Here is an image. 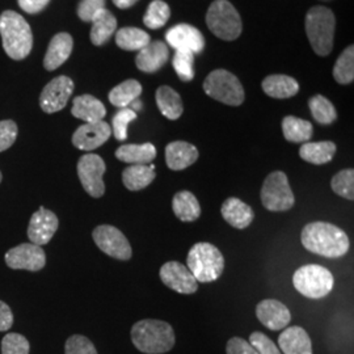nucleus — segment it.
Segmentation results:
<instances>
[{
	"label": "nucleus",
	"mask_w": 354,
	"mask_h": 354,
	"mask_svg": "<svg viewBox=\"0 0 354 354\" xmlns=\"http://www.w3.org/2000/svg\"><path fill=\"white\" fill-rule=\"evenodd\" d=\"M261 203L269 212H288L295 203V197L288 176L276 171L269 174L261 188Z\"/></svg>",
	"instance_id": "1a4fd4ad"
},
{
	"label": "nucleus",
	"mask_w": 354,
	"mask_h": 354,
	"mask_svg": "<svg viewBox=\"0 0 354 354\" xmlns=\"http://www.w3.org/2000/svg\"><path fill=\"white\" fill-rule=\"evenodd\" d=\"M155 177V169H152L150 165H129L122 172V183L127 189L138 192L147 188Z\"/></svg>",
	"instance_id": "7c9ffc66"
},
{
	"label": "nucleus",
	"mask_w": 354,
	"mask_h": 354,
	"mask_svg": "<svg viewBox=\"0 0 354 354\" xmlns=\"http://www.w3.org/2000/svg\"><path fill=\"white\" fill-rule=\"evenodd\" d=\"M71 113L86 124L102 121V118L106 115V109L100 100L91 95H82L74 99Z\"/></svg>",
	"instance_id": "b1692460"
},
{
	"label": "nucleus",
	"mask_w": 354,
	"mask_h": 354,
	"mask_svg": "<svg viewBox=\"0 0 354 354\" xmlns=\"http://www.w3.org/2000/svg\"><path fill=\"white\" fill-rule=\"evenodd\" d=\"M263 91L273 99H290L299 92L298 82L288 75H269L263 80Z\"/></svg>",
	"instance_id": "393cba45"
},
{
	"label": "nucleus",
	"mask_w": 354,
	"mask_h": 354,
	"mask_svg": "<svg viewBox=\"0 0 354 354\" xmlns=\"http://www.w3.org/2000/svg\"><path fill=\"white\" fill-rule=\"evenodd\" d=\"M323 1H327V0H323Z\"/></svg>",
	"instance_id": "603ef678"
},
{
	"label": "nucleus",
	"mask_w": 354,
	"mask_h": 354,
	"mask_svg": "<svg viewBox=\"0 0 354 354\" xmlns=\"http://www.w3.org/2000/svg\"><path fill=\"white\" fill-rule=\"evenodd\" d=\"M159 276L167 288L180 292V294H193L198 290V282L190 273L188 266L168 261L160 268Z\"/></svg>",
	"instance_id": "4468645a"
},
{
	"label": "nucleus",
	"mask_w": 354,
	"mask_h": 354,
	"mask_svg": "<svg viewBox=\"0 0 354 354\" xmlns=\"http://www.w3.org/2000/svg\"><path fill=\"white\" fill-rule=\"evenodd\" d=\"M292 283L297 291L310 299L327 297L333 289L335 279L324 266L310 264L301 266L292 276Z\"/></svg>",
	"instance_id": "0eeeda50"
},
{
	"label": "nucleus",
	"mask_w": 354,
	"mask_h": 354,
	"mask_svg": "<svg viewBox=\"0 0 354 354\" xmlns=\"http://www.w3.org/2000/svg\"><path fill=\"white\" fill-rule=\"evenodd\" d=\"M256 317L270 330L286 328L291 322L290 310L277 299H264L256 307Z\"/></svg>",
	"instance_id": "a211bd4d"
},
{
	"label": "nucleus",
	"mask_w": 354,
	"mask_h": 354,
	"mask_svg": "<svg viewBox=\"0 0 354 354\" xmlns=\"http://www.w3.org/2000/svg\"><path fill=\"white\" fill-rule=\"evenodd\" d=\"M248 342L252 345L259 354H282L273 340H270L263 332L251 333Z\"/></svg>",
	"instance_id": "c03bdc74"
},
{
	"label": "nucleus",
	"mask_w": 354,
	"mask_h": 354,
	"mask_svg": "<svg viewBox=\"0 0 354 354\" xmlns=\"http://www.w3.org/2000/svg\"><path fill=\"white\" fill-rule=\"evenodd\" d=\"M279 346L283 354H314L308 333L298 326L285 328L279 335Z\"/></svg>",
	"instance_id": "412c9836"
},
{
	"label": "nucleus",
	"mask_w": 354,
	"mask_h": 354,
	"mask_svg": "<svg viewBox=\"0 0 354 354\" xmlns=\"http://www.w3.org/2000/svg\"><path fill=\"white\" fill-rule=\"evenodd\" d=\"M17 138V125L11 120L0 121V152L8 150Z\"/></svg>",
	"instance_id": "a18cd8bd"
},
{
	"label": "nucleus",
	"mask_w": 354,
	"mask_h": 354,
	"mask_svg": "<svg viewBox=\"0 0 354 354\" xmlns=\"http://www.w3.org/2000/svg\"><path fill=\"white\" fill-rule=\"evenodd\" d=\"M106 0H82L77 6V16L82 21L91 23L93 17L105 8Z\"/></svg>",
	"instance_id": "37998d69"
},
{
	"label": "nucleus",
	"mask_w": 354,
	"mask_h": 354,
	"mask_svg": "<svg viewBox=\"0 0 354 354\" xmlns=\"http://www.w3.org/2000/svg\"><path fill=\"white\" fill-rule=\"evenodd\" d=\"M187 264L197 282H213L225 270V257L212 243H196L188 253Z\"/></svg>",
	"instance_id": "20e7f679"
},
{
	"label": "nucleus",
	"mask_w": 354,
	"mask_h": 354,
	"mask_svg": "<svg viewBox=\"0 0 354 354\" xmlns=\"http://www.w3.org/2000/svg\"><path fill=\"white\" fill-rule=\"evenodd\" d=\"M207 96L230 106H239L245 99L241 80L227 70H215L203 82Z\"/></svg>",
	"instance_id": "6e6552de"
},
{
	"label": "nucleus",
	"mask_w": 354,
	"mask_h": 354,
	"mask_svg": "<svg viewBox=\"0 0 354 354\" xmlns=\"http://www.w3.org/2000/svg\"><path fill=\"white\" fill-rule=\"evenodd\" d=\"M301 241L307 251L328 259L342 257L351 248L346 232L328 222H311L306 225Z\"/></svg>",
	"instance_id": "f257e3e1"
},
{
	"label": "nucleus",
	"mask_w": 354,
	"mask_h": 354,
	"mask_svg": "<svg viewBox=\"0 0 354 354\" xmlns=\"http://www.w3.org/2000/svg\"><path fill=\"white\" fill-rule=\"evenodd\" d=\"M106 171L105 162L96 153L83 155L77 162V176L84 190L93 198H100L105 193L102 176Z\"/></svg>",
	"instance_id": "9d476101"
},
{
	"label": "nucleus",
	"mask_w": 354,
	"mask_h": 354,
	"mask_svg": "<svg viewBox=\"0 0 354 354\" xmlns=\"http://www.w3.org/2000/svg\"><path fill=\"white\" fill-rule=\"evenodd\" d=\"M333 76L337 83L349 84L354 80V48L351 45L342 51L333 68Z\"/></svg>",
	"instance_id": "e433bc0d"
},
{
	"label": "nucleus",
	"mask_w": 354,
	"mask_h": 354,
	"mask_svg": "<svg viewBox=\"0 0 354 354\" xmlns=\"http://www.w3.org/2000/svg\"><path fill=\"white\" fill-rule=\"evenodd\" d=\"M221 213L230 226L238 230L248 227L254 218L252 207L236 197L227 198L221 207Z\"/></svg>",
	"instance_id": "5701e85b"
},
{
	"label": "nucleus",
	"mask_w": 354,
	"mask_h": 354,
	"mask_svg": "<svg viewBox=\"0 0 354 354\" xmlns=\"http://www.w3.org/2000/svg\"><path fill=\"white\" fill-rule=\"evenodd\" d=\"M17 3L24 12L36 15L44 11L49 6L50 0H17Z\"/></svg>",
	"instance_id": "de8ad7c7"
},
{
	"label": "nucleus",
	"mask_w": 354,
	"mask_h": 354,
	"mask_svg": "<svg viewBox=\"0 0 354 354\" xmlns=\"http://www.w3.org/2000/svg\"><path fill=\"white\" fill-rule=\"evenodd\" d=\"M137 118V112L131 108H122L114 114L112 120V131L115 140L124 142L127 138V127Z\"/></svg>",
	"instance_id": "ea45409f"
},
{
	"label": "nucleus",
	"mask_w": 354,
	"mask_h": 354,
	"mask_svg": "<svg viewBox=\"0 0 354 354\" xmlns=\"http://www.w3.org/2000/svg\"><path fill=\"white\" fill-rule=\"evenodd\" d=\"M74 48V39L68 33H58L51 38L46 51L44 66L48 71H54L70 58Z\"/></svg>",
	"instance_id": "4be33fe9"
},
{
	"label": "nucleus",
	"mask_w": 354,
	"mask_h": 354,
	"mask_svg": "<svg viewBox=\"0 0 354 354\" xmlns=\"http://www.w3.org/2000/svg\"><path fill=\"white\" fill-rule=\"evenodd\" d=\"M112 1H113V4L117 8H120V10H127V8L133 7V6H134L137 1H140V0H112Z\"/></svg>",
	"instance_id": "8fccbe9b"
},
{
	"label": "nucleus",
	"mask_w": 354,
	"mask_h": 354,
	"mask_svg": "<svg viewBox=\"0 0 354 354\" xmlns=\"http://www.w3.org/2000/svg\"><path fill=\"white\" fill-rule=\"evenodd\" d=\"M200 153L196 146L184 140L171 142L165 147V162L169 169L183 171L194 165Z\"/></svg>",
	"instance_id": "aec40b11"
},
{
	"label": "nucleus",
	"mask_w": 354,
	"mask_h": 354,
	"mask_svg": "<svg viewBox=\"0 0 354 354\" xmlns=\"http://www.w3.org/2000/svg\"><path fill=\"white\" fill-rule=\"evenodd\" d=\"M1 180H3V176H1V172H0V183H1Z\"/></svg>",
	"instance_id": "3c124183"
},
{
	"label": "nucleus",
	"mask_w": 354,
	"mask_h": 354,
	"mask_svg": "<svg viewBox=\"0 0 354 354\" xmlns=\"http://www.w3.org/2000/svg\"><path fill=\"white\" fill-rule=\"evenodd\" d=\"M226 353L259 354L250 342L241 337H232L228 340L227 345H226Z\"/></svg>",
	"instance_id": "49530a36"
},
{
	"label": "nucleus",
	"mask_w": 354,
	"mask_h": 354,
	"mask_svg": "<svg viewBox=\"0 0 354 354\" xmlns=\"http://www.w3.org/2000/svg\"><path fill=\"white\" fill-rule=\"evenodd\" d=\"M282 131L285 140L291 143H306L311 140L314 127L310 121L288 115L282 121Z\"/></svg>",
	"instance_id": "473e14b6"
},
{
	"label": "nucleus",
	"mask_w": 354,
	"mask_h": 354,
	"mask_svg": "<svg viewBox=\"0 0 354 354\" xmlns=\"http://www.w3.org/2000/svg\"><path fill=\"white\" fill-rule=\"evenodd\" d=\"M172 209L181 222H194L201 215V205L197 197L188 190H181L174 196Z\"/></svg>",
	"instance_id": "cd10ccee"
},
{
	"label": "nucleus",
	"mask_w": 354,
	"mask_h": 354,
	"mask_svg": "<svg viewBox=\"0 0 354 354\" xmlns=\"http://www.w3.org/2000/svg\"><path fill=\"white\" fill-rule=\"evenodd\" d=\"M6 264L11 269L38 272L45 268L46 254L42 247L33 243H26L6 253Z\"/></svg>",
	"instance_id": "ddd939ff"
},
{
	"label": "nucleus",
	"mask_w": 354,
	"mask_h": 354,
	"mask_svg": "<svg viewBox=\"0 0 354 354\" xmlns=\"http://www.w3.org/2000/svg\"><path fill=\"white\" fill-rule=\"evenodd\" d=\"M332 190L345 200H354V171L352 168L342 169L330 180Z\"/></svg>",
	"instance_id": "4c0bfd02"
},
{
	"label": "nucleus",
	"mask_w": 354,
	"mask_h": 354,
	"mask_svg": "<svg viewBox=\"0 0 354 354\" xmlns=\"http://www.w3.org/2000/svg\"><path fill=\"white\" fill-rule=\"evenodd\" d=\"M13 314L10 306L0 301V332H6L12 327Z\"/></svg>",
	"instance_id": "09e8293b"
},
{
	"label": "nucleus",
	"mask_w": 354,
	"mask_h": 354,
	"mask_svg": "<svg viewBox=\"0 0 354 354\" xmlns=\"http://www.w3.org/2000/svg\"><path fill=\"white\" fill-rule=\"evenodd\" d=\"M169 58V50L163 41H151L146 48L140 50L136 64L142 73L153 74L160 70Z\"/></svg>",
	"instance_id": "6ab92c4d"
},
{
	"label": "nucleus",
	"mask_w": 354,
	"mask_h": 354,
	"mask_svg": "<svg viewBox=\"0 0 354 354\" xmlns=\"http://www.w3.org/2000/svg\"><path fill=\"white\" fill-rule=\"evenodd\" d=\"M150 42V35L140 28H121L115 33V44L122 50L140 51L146 48Z\"/></svg>",
	"instance_id": "2f4dec72"
},
{
	"label": "nucleus",
	"mask_w": 354,
	"mask_h": 354,
	"mask_svg": "<svg viewBox=\"0 0 354 354\" xmlns=\"http://www.w3.org/2000/svg\"><path fill=\"white\" fill-rule=\"evenodd\" d=\"M336 153V145L330 140L306 142L299 149V156L304 162L322 165L329 163Z\"/></svg>",
	"instance_id": "bb28decb"
},
{
	"label": "nucleus",
	"mask_w": 354,
	"mask_h": 354,
	"mask_svg": "<svg viewBox=\"0 0 354 354\" xmlns=\"http://www.w3.org/2000/svg\"><path fill=\"white\" fill-rule=\"evenodd\" d=\"M131 342L142 353L163 354L175 346L176 337L171 324L163 320L145 319L133 326Z\"/></svg>",
	"instance_id": "f03ea898"
},
{
	"label": "nucleus",
	"mask_w": 354,
	"mask_h": 354,
	"mask_svg": "<svg viewBox=\"0 0 354 354\" xmlns=\"http://www.w3.org/2000/svg\"><path fill=\"white\" fill-rule=\"evenodd\" d=\"M171 17V8L163 0H152L143 17V23L149 29H160Z\"/></svg>",
	"instance_id": "c9c22d12"
},
{
	"label": "nucleus",
	"mask_w": 354,
	"mask_h": 354,
	"mask_svg": "<svg viewBox=\"0 0 354 354\" xmlns=\"http://www.w3.org/2000/svg\"><path fill=\"white\" fill-rule=\"evenodd\" d=\"M308 106L313 117L320 125H330L337 120V112L333 104L327 97L317 95L310 99Z\"/></svg>",
	"instance_id": "f704fd0d"
},
{
	"label": "nucleus",
	"mask_w": 354,
	"mask_h": 354,
	"mask_svg": "<svg viewBox=\"0 0 354 354\" xmlns=\"http://www.w3.org/2000/svg\"><path fill=\"white\" fill-rule=\"evenodd\" d=\"M336 17L323 6L313 7L306 15V35L314 51L326 57L333 49Z\"/></svg>",
	"instance_id": "39448f33"
},
{
	"label": "nucleus",
	"mask_w": 354,
	"mask_h": 354,
	"mask_svg": "<svg viewBox=\"0 0 354 354\" xmlns=\"http://www.w3.org/2000/svg\"><path fill=\"white\" fill-rule=\"evenodd\" d=\"M115 158L127 165H150L156 158V149L152 143L124 145L117 149Z\"/></svg>",
	"instance_id": "a878e982"
},
{
	"label": "nucleus",
	"mask_w": 354,
	"mask_h": 354,
	"mask_svg": "<svg viewBox=\"0 0 354 354\" xmlns=\"http://www.w3.org/2000/svg\"><path fill=\"white\" fill-rule=\"evenodd\" d=\"M92 238L105 254L122 261L131 259V245L118 228L111 225L97 226L92 232Z\"/></svg>",
	"instance_id": "9b49d317"
},
{
	"label": "nucleus",
	"mask_w": 354,
	"mask_h": 354,
	"mask_svg": "<svg viewBox=\"0 0 354 354\" xmlns=\"http://www.w3.org/2000/svg\"><path fill=\"white\" fill-rule=\"evenodd\" d=\"M91 23V42L96 46H102L106 44L117 30V20L113 13L108 11L106 8L97 13Z\"/></svg>",
	"instance_id": "c85d7f7f"
},
{
	"label": "nucleus",
	"mask_w": 354,
	"mask_h": 354,
	"mask_svg": "<svg viewBox=\"0 0 354 354\" xmlns=\"http://www.w3.org/2000/svg\"><path fill=\"white\" fill-rule=\"evenodd\" d=\"M0 36L3 48L10 58L21 61L33 48V33L26 19L15 11L0 15Z\"/></svg>",
	"instance_id": "7ed1b4c3"
},
{
	"label": "nucleus",
	"mask_w": 354,
	"mask_h": 354,
	"mask_svg": "<svg viewBox=\"0 0 354 354\" xmlns=\"http://www.w3.org/2000/svg\"><path fill=\"white\" fill-rule=\"evenodd\" d=\"M140 93H142V86L140 82L134 79H129L109 92V102L120 109L129 108L140 97Z\"/></svg>",
	"instance_id": "72a5a7b5"
},
{
	"label": "nucleus",
	"mask_w": 354,
	"mask_h": 354,
	"mask_svg": "<svg viewBox=\"0 0 354 354\" xmlns=\"http://www.w3.org/2000/svg\"><path fill=\"white\" fill-rule=\"evenodd\" d=\"M66 354H97L93 342L82 335H74L67 339L64 345Z\"/></svg>",
	"instance_id": "79ce46f5"
},
{
	"label": "nucleus",
	"mask_w": 354,
	"mask_h": 354,
	"mask_svg": "<svg viewBox=\"0 0 354 354\" xmlns=\"http://www.w3.org/2000/svg\"><path fill=\"white\" fill-rule=\"evenodd\" d=\"M30 345L23 335L8 333L1 340V354H29Z\"/></svg>",
	"instance_id": "a19ab883"
},
{
	"label": "nucleus",
	"mask_w": 354,
	"mask_h": 354,
	"mask_svg": "<svg viewBox=\"0 0 354 354\" xmlns=\"http://www.w3.org/2000/svg\"><path fill=\"white\" fill-rule=\"evenodd\" d=\"M74 92V82L68 76H57L46 84L39 96V106L45 113L62 111Z\"/></svg>",
	"instance_id": "f8f14e48"
},
{
	"label": "nucleus",
	"mask_w": 354,
	"mask_h": 354,
	"mask_svg": "<svg viewBox=\"0 0 354 354\" xmlns=\"http://www.w3.org/2000/svg\"><path fill=\"white\" fill-rule=\"evenodd\" d=\"M206 24L215 36L234 41L243 30L241 15L228 0H215L206 13Z\"/></svg>",
	"instance_id": "423d86ee"
},
{
	"label": "nucleus",
	"mask_w": 354,
	"mask_h": 354,
	"mask_svg": "<svg viewBox=\"0 0 354 354\" xmlns=\"http://www.w3.org/2000/svg\"><path fill=\"white\" fill-rule=\"evenodd\" d=\"M156 105L160 111V113L165 115V118L175 121L181 117L184 112V106L180 95L176 91L168 86H162L156 91Z\"/></svg>",
	"instance_id": "c756f323"
},
{
	"label": "nucleus",
	"mask_w": 354,
	"mask_h": 354,
	"mask_svg": "<svg viewBox=\"0 0 354 354\" xmlns=\"http://www.w3.org/2000/svg\"><path fill=\"white\" fill-rule=\"evenodd\" d=\"M165 39L171 48L176 51H190L198 54L205 48L203 33L189 24H178L165 33Z\"/></svg>",
	"instance_id": "f3484780"
},
{
	"label": "nucleus",
	"mask_w": 354,
	"mask_h": 354,
	"mask_svg": "<svg viewBox=\"0 0 354 354\" xmlns=\"http://www.w3.org/2000/svg\"><path fill=\"white\" fill-rule=\"evenodd\" d=\"M174 68L180 80L188 83L194 77V54L190 51H176L174 55Z\"/></svg>",
	"instance_id": "58836bf2"
},
{
	"label": "nucleus",
	"mask_w": 354,
	"mask_h": 354,
	"mask_svg": "<svg viewBox=\"0 0 354 354\" xmlns=\"http://www.w3.org/2000/svg\"><path fill=\"white\" fill-rule=\"evenodd\" d=\"M112 136V127L105 121L84 124L76 129L73 145L82 151H93L102 146Z\"/></svg>",
	"instance_id": "2eb2a0df"
},
{
	"label": "nucleus",
	"mask_w": 354,
	"mask_h": 354,
	"mask_svg": "<svg viewBox=\"0 0 354 354\" xmlns=\"http://www.w3.org/2000/svg\"><path fill=\"white\" fill-rule=\"evenodd\" d=\"M58 226V216L50 210L41 206L29 221L28 238L33 244L42 247L53 239Z\"/></svg>",
	"instance_id": "dca6fc26"
}]
</instances>
